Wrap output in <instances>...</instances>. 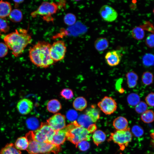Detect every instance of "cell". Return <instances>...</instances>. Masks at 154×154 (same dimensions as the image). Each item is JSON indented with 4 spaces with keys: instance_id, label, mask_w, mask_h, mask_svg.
I'll return each instance as SVG.
<instances>
[{
    "instance_id": "d4e9b609",
    "label": "cell",
    "mask_w": 154,
    "mask_h": 154,
    "mask_svg": "<svg viewBox=\"0 0 154 154\" xmlns=\"http://www.w3.org/2000/svg\"><path fill=\"white\" fill-rule=\"evenodd\" d=\"M29 144V141L26 137H18L16 140L14 145L15 148L19 150H27Z\"/></svg>"
},
{
    "instance_id": "ab89813d",
    "label": "cell",
    "mask_w": 154,
    "mask_h": 154,
    "mask_svg": "<svg viewBox=\"0 0 154 154\" xmlns=\"http://www.w3.org/2000/svg\"><path fill=\"white\" fill-rule=\"evenodd\" d=\"M76 146L80 151H85L89 148L90 145L87 141H83L78 143Z\"/></svg>"
},
{
    "instance_id": "f6af8a7d",
    "label": "cell",
    "mask_w": 154,
    "mask_h": 154,
    "mask_svg": "<svg viewBox=\"0 0 154 154\" xmlns=\"http://www.w3.org/2000/svg\"><path fill=\"white\" fill-rule=\"evenodd\" d=\"M150 135L152 139V142L154 145V132L151 133Z\"/></svg>"
},
{
    "instance_id": "7bdbcfd3",
    "label": "cell",
    "mask_w": 154,
    "mask_h": 154,
    "mask_svg": "<svg viewBox=\"0 0 154 154\" xmlns=\"http://www.w3.org/2000/svg\"><path fill=\"white\" fill-rule=\"evenodd\" d=\"M8 52V47L5 43L0 42V58L6 56Z\"/></svg>"
},
{
    "instance_id": "f546056e",
    "label": "cell",
    "mask_w": 154,
    "mask_h": 154,
    "mask_svg": "<svg viewBox=\"0 0 154 154\" xmlns=\"http://www.w3.org/2000/svg\"><path fill=\"white\" fill-rule=\"evenodd\" d=\"M141 119L145 123H150L154 121V112L152 110H148L142 114Z\"/></svg>"
},
{
    "instance_id": "4fadbf2b",
    "label": "cell",
    "mask_w": 154,
    "mask_h": 154,
    "mask_svg": "<svg viewBox=\"0 0 154 154\" xmlns=\"http://www.w3.org/2000/svg\"><path fill=\"white\" fill-rule=\"evenodd\" d=\"M66 139V132L64 128L54 131L49 139L48 143L60 146L64 143Z\"/></svg>"
},
{
    "instance_id": "9a60e30c",
    "label": "cell",
    "mask_w": 154,
    "mask_h": 154,
    "mask_svg": "<svg viewBox=\"0 0 154 154\" xmlns=\"http://www.w3.org/2000/svg\"><path fill=\"white\" fill-rule=\"evenodd\" d=\"M26 137L29 142L28 146L26 150L28 153L30 154H39L38 142L34 139L33 131H30L27 133Z\"/></svg>"
},
{
    "instance_id": "7a4b0ae2",
    "label": "cell",
    "mask_w": 154,
    "mask_h": 154,
    "mask_svg": "<svg viewBox=\"0 0 154 154\" xmlns=\"http://www.w3.org/2000/svg\"><path fill=\"white\" fill-rule=\"evenodd\" d=\"M51 44L45 41H39L29 50V56L32 62L37 67L46 68L54 62L50 54Z\"/></svg>"
},
{
    "instance_id": "8992f818",
    "label": "cell",
    "mask_w": 154,
    "mask_h": 154,
    "mask_svg": "<svg viewBox=\"0 0 154 154\" xmlns=\"http://www.w3.org/2000/svg\"><path fill=\"white\" fill-rule=\"evenodd\" d=\"M54 131L47 123H42L38 129L33 131V138L38 142L48 143L49 139Z\"/></svg>"
},
{
    "instance_id": "f1b7e54d",
    "label": "cell",
    "mask_w": 154,
    "mask_h": 154,
    "mask_svg": "<svg viewBox=\"0 0 154 154\" xmlns=\"http://www.w3.org/2000/svg\"><path fill=\"white\" fill-rule=\"evenodd\" d=\"M26 124L28 128L31 130H36L40 126L38 120L35 117L28 118L26 121Z\"/></svg>"
},
{
    "instance_id": "9c48e42d",
    "label": "cell",
    "mask_w": 154,
    "mask_h": 154,
    "mask_svg": "<svg viewBox=\"0 0 154 154\" xmlns=\"http://www.w3.org/2000/svg\"><path fill=\"white\" fill-rule=\"evenodd\" d=\"M47 121L54 131L62 129L66 127L65 116L60 113L54 114L48 119Z\"/></svg>"
},
{
    "instance_id": "6da1fadb",
    "label": "cell",
    "mask_w": 154,
    "mask_h": 154,
    "mask_svg": "<svg viewBox=\"0 0 154 154\" xmlns=\"http://www.w3.org/2000/svg\"><path fill=\"white\" fill-rule=\"evenodd\" d=\"M3 40L8 48L16 57L21 55L25 48L32 41V38L27 31L20 29L4 36Z\"/></svg>"
},
{
    "instance_id": "ba28073f",
    "label": "cell",
    "mask_w": 154,
    "mask_h": 154,
    "mask_svg": "<svg viewBox=\"0 0 154 154\" xmlns=\"http://www.w3.org/2000/svg\"><path fill=\"white\" fill-rule=\"evenodd\" d=\"M101 110L106 115H110L116 110L117 104L115 100L111 97H104L97 104Z\"/></svg>"
},
{
    "instance_id": "5b68a950",
    "label": "cell",
    "mask_w": 154,
    "mask_h": 154,
    "mask_svg": "<svg viewBox=\"0 0 154 154\" xmlns=\"http://www.w3.org/2000/svg\"><path fill=\"white\" fill-rule=\"evenodd\" d=\"M58 5L54 2H44L39 7L31 14L34 18L38 16L43 17L44 20H48V18L55 14L58 9Z\"/></svg>"
},
{
    "instance_id": "e575fe53",
    "label": "cell",
    "mask_w": 154,
    "mask_h": 154,
    "mask_svg": "<svg viewBox=\"0 0 154 154\" xmlns=\"http://www.w3.org/2000/svg\"><path fill=\"white\" fill-rule=\"evenodd\" d=\"M9 29V27L7 19L5 18H0V31L6 33Z\"/></svg>"
},
{
    "instance_id": "7402d4cb",
    "label": "cell",
    "mask_w": 154,
    "mask_h": 154,
    "mask_svg": "<svg viewBox=\"0 0 154 154\" xmlns=\"http://www.w3.org/2000/svg\"><path fill=\"white\" fill-rule=\"evenodd\" d=\"M87 103L86 99L83 97H78L76 98L73 103L74 108L76 110L82 111L86 108Z\"/></svg>"
},
{
    "instance_id": "603a6c76",
    "label": "cell",
    "mask_w": 154,
    "mask_h": 154,
    "mask_svg": "<svg viewBox=\"0 0 154 154\" xmlns=\"http://www.w3.org/2000/svg\"><path fill=\"white\" fill-rule=\"evenodd\" d=\"M92 138L94 143L97 146H98L105 140L106 135L103 131L99 130L94 132Z\"/></svg>"
},
{
    "instance_id": "8fae6325",
    "label": "cell",
    "mask_w": 154,
    "mask_h": 154,
    "mask_svg": "<svg viewBox=\"0 0 154 154\" xmlns=\"http://www.w3.org/2000/svg\"><path fill=\"white\" fill-rule=\"evenodd\" d=\"M105 57L107 63L110 66H116L119 63L122 55L119 50H113L107 52Z\"/></svg>"
},
{
    "instance_id": "836d02e7",
    "label": "cell",
    "mask_w": 154,
    "mask_h": 154,
    "mask_svg": "<svg viewBox=\"0 0 154 154\" xmlns=\"http://www.w3.org/2000/svg\"><path fill=\"white\" fill-rule=\"evenodd\" d=\"M76 18L73 14L69 13L66 14L64 17V22L67 25H74L76 23Z\"/></svg>"
},
{
    "instance_id": "ee69618b",
    "label": "cell",
    "mask_w": 154,
    "mask_h": 154,
    "mask_svg": "<svg viewBox=\"0 0 154 154\" xmlns=\"http://www.w3.org/2000/svg\"><path fill=\"white\" fill-rule=\"evenodd\" d=\"M13 1L15 3V7L17 8L18 7L19 5L22 3L24 1L23 0H13Z\"/></svg>"
},
{
    "instance_id": "d6986e66",
    "label": "cell",
    "mask_w": 154,
    "mask_h": 154,
    "mask_svg": "<svg viewBox=\"0 0 154 154\" xmlns=\"http://www.w3.org/2000/svg\"><path fill=\"white\" fill-rule=\"evenodd\" d=\"M46 108L49 112L55 113L61 109L62 106L58 100L53 99L48 102Z\"/></svg>"
},
{
    "instance_id": "277c9868",
    "label": "cell",
    "mask_w": 154,
    "mask_h": 154,
    "mask_svg": "<svg viewBox=\"0 0 154 154\" xmlns=\"http://www.w3.org/2000/svg\"><path fill=\"white\" fill-rule=\"evenodd\" d=\"M132 139V134L130 129L128 127L124 130H117L112 133L108 139L109 141H112L119 147L120 149L124 150Z\"/></svg>"
},
{
    "instance_id": "484cf974",
    "label": "cell",
    "mask_w": 154,
    "mask_h": 154,
    "mask_svg": "<svg viewBox=\"0 0 154 154\" xmlns=\"http://www.w3.org/2000/svg\"><path fill=\"white\" fill-rule=\"evenodd\" d=\"M9 16L10 20L11 21L14 23H18L22 20L23 15L20 9H15L12 10Z\"/></svg>"
},
{
    "instance_id": "ffe728a7",
    "label": "cell",
    "mask_w": 154,
    "mask_h": 154,
    "mask_svg": "<svg viewBox=\"0 0 154 154\" xmlns=\"http://www.w3.org/2000/svg\"><path fill=\"white\" fill-rule=\"evenodd\" d=\"M77 122L80 125L88 130L94 124L90 118L86 114L80 115Z\"/></svg>"
},
{
    "instance_id": "b9f144b4",
    "label": "cell",
    "mask_w": 154,
    "mask_h": 154,
    "mask_svg": "<svg viewBox=\"0 0 154 154\" xmlns=\"http://www.w3.org/2000/svg\"><path fill=\"white\" fill-rule=\"evenodd\" d=\"M147 105L151 107H154V93L151 92L148 94L145 98Z\"/></svg>"
},
{
    "instance_id": "cb8c5ba5",
    "label": "cell",
    "mask_w": 154,
    "mask_h": 154,
    "mask_svg": "<svg viewBox=\"0 0 154 154\" xmlns=\"http://www.w3.org/2000/svg\"><path fill=\"white\" fill-rule=\"evenodd\" d=\"M0 154H22L21 151L15 147L12 143L6 144L0 150Z\"/></svg>"
},
{
    "instance_id": "2e32d148",
    "label": "cell",
    "mask_w": 154,
    "mask_h": 154,
    "mask_svg": "<svg viewBox=\"0 0 154 154\" xmlns=\"http://www.w3.org/2000/svg\"><path fill=\"white\" fill-rule=\"evenodd\" d=\"M113 124L117 130H124L128 128V122L127 119L122 116L116 118L113 121Z\"/></svg>"
},
{
    "instance_id": "74e56055",
    "label": "cell",
    "mask_w": 154,
    "mask_h": 154,
    "mask_svg": "<svg viewBox=\"0 0 154 154\" xmlns=\"http://www.w3.org/2000/svg\"><path fill=\"white\" fill-rule=\"evenodd\" d=\"M131 131L133 134L136 137L142 136L144 133L143 129L140 126L137 125L133 126Z\"/></svg>"
},
{
    "instance_id": "7c38bea8",
    "label": "cell",
    "mask_w": 154,
    "mask_h": 154,
    "mask_svg": "<svg viewBox=\"0 0 154 154\" xmlns=\"http://www.w3.org/2000/svg\"><path fill=\"white\" fill-rule=\"evenodd\" d=\"M33 102L27 98H23L19 100L17 105L19 112L22 115H27L33 109Z\"/></svg>"
},
{
    "instance_id": "bcb514c9",
    "label": "cell",
    "mask_w": 154,
    "mask_h": 154,
    "mask_svg": "<svg viewBox=\"0 0 154 154\" xmlns=\"http://www.w3.org/2000/svg\"><path fill=\"white\" fill-rule=\"evenodd\" d=\"M146 154H154V153L151 152H149L147 153Z\"/></svg>"
},
{
    "instance_id": "e0dca14e",
    "label": "cell",
    "mask_w": 154,
    "mask_h": 154,
    "mask_svg": "<svg viewBox=\"0 0 154 154\" xmlns=\"http://www.w3.org/2000/svg\"><path fill=\"white\" fill-rule=\"evenodd\" d=\"M11 11L12 6L9 2L0 1V18H5L9 16Z\"/></svg>"
},
{
    "instance_id": "4dcf8cb0",
    "label": "cell",
    "mask_w": 154,
    "mask_h": 154,
    "mask_svg": "<svg viewBox=\"0 0 154 154\" xmlns=\"http://www.w3.org/2000/svg\"><path fill=\"white\" fill-rule=\"evenodd\" d=\"M127 101L129 105L132 106H135L140 102V99L138 94L133 93L128 95Z\"/></svg>"
},
{
    "instance_id": "4316f807",
    "label": "cell",
    "mask_w": 154,
    "mask_h": 154,
    "mask_svg": "<svg viewBox=\"0 0 154 154\" xmlns=\"http://www.w3.org/2000/svg\"><path fill=\"white\" fill-rule=\"evenodd\" d=\"M85 114L89 117L93 123L96 122L100 117L99 111L94 107L87 109Z\"/></svg>"
},
{
    "instance_id": "3957f363",
    "label": "cell",
    "mask_w": 154,
    "mask_h": 154,
    "mask_svg": "<svg viewBox=\"0 0 154 154\" xmlns=\"http://www.w3.org/2000/svg\"><path fill=\"white\" fill-rule=\"evenodd\" d=\"M66 138L76 145L83 141H89L91 133L86 129L80 125L76 121L72 122L65 128Z\"/></svg>"
},
{
    "instance_id": "52a82bcc",
    "label": "cell",
    "mask_w": 154,
    "mask_h": 154,
    "mask_svg": "<svg viewBox=\"0 0 154 154\" xmlns=\"http://www.w3.org/2000/svg\"><path fill=\"white\" fill-rule=\"evenodd\" d=\"M66 51V47L64 42L58 40L51 45L50 49L51 57L54 62H56L62 60Z\"/></svg>"
},
{
    "instance_id": "7dc6e473",
    "label": "cell",
    "mask_w": 154,
    "mask_h": 154,
    "mask_svg": "<svg viewBox=\"0 0 154 154\" xmlns=\"http://www.w3.org/2000/svg\"><path fill=\"white\" fill-rule=\"evenodd\" d=\"M153 14H154V9H153Z\"/></svg>"
},
{
    "instance_id": "d590c367",
    "label": "cell",
    "mask_w": 154,
    "mask_h": 154,
    "mask_svg": "<svg viewBox=\"0 0 154 154\" xmlns=\"http://www.w3.org/2000/svg\"><path fill=\"white\" fill-rule=\"evenodd\" d=\"M60 94L61 96L66 100H70L74 96L72 90L70 89L66 88L62 89L60 92Z\"/></svg>"
},
{
    "instance_id": "60d3db41",
    "label": "cell",
    "mask_w": 154,
    "mask_h": 154,
    "mask_svg": "<svg viewBox=\"0 0 154 154\" xmlns=\"http://www.w3.org/2000/svg\"><path fill=\"white\" fill-rule=\"evenodd\" d=\"M146 45L150 48H154V34H150L146 37L145 40Z\"/></svg>"
},
{
    "instance_id": "f35d334b",
    "label": "cell",
    "mask_w": 154,
    "mask_h": 154,
    "mask_svg": "<svg viewBox=\"0 0 154 154\" xmlns=\"http://www.w3.org/2000/svg\"><path fill=\"white\" fill-rule=\"evenodd\" d=\"M66 117L69 121L73 122L78 118V113L75 110H70L66 113Z\"/></svg>"
},
{
    "instance_id": "5bb4252c",
    "label": "cell",
    "mask_w": 154,
    "mask_h": 154,
    "mask_svg": "<svg viewBox=\"0 0 154 154\" xmlns=\"http://www.w3.org/2000/svg\"><path fill=\"white\" fill-rule=\"evenodd\" d=\"M39 154H48L54 153L57 154L60 150V146L48 143L38 142Z\"/></svg>"
},
{
    "instance_id": "8d00e7d4",
    "label": "cell",
    "mask_w": 154,
    "mask_h": 154,
    "mask_svg": "<svg viewBox=\"0 0 154 154\" xmlns=\"http://www.w3.org/2000/svg\"><path fill=\"white\" fill-rule=\"evenodd\" d=\"M147 104L143 101H140L135 106V111L139 114H142L147 110Z\"/></svg>"
},
{
    "instance_id": "1f68e13d",
    "label": "cell",
    "mask_w": 154,
    "mask_h": 154,
    "mask_svg": "<svg viewBox=\"0 0 154 154\" xmlns=\"http://www.w3.org/2000/svg\"><path fill=\"white\" fill-rule=\"evenodd\" d=\"M142 61L143 64L146 66L154 65V55L150 53L145 54L142 57Z\"/></svg>"
},
{
    "instance_id": "30bf717a",
    "label": "cell",
    "mask_w": 154,
    "mask_h": 154,
    "mask_svg": "<svg viewBox=\"0 0 154 154\" xmlns=\"http://www.w3.org/2000/svg\"><path fill=\"white\" fill-rule=\"evenodd\" d=\"M99 13L102 18L106 21L112 22L118 16V13L112 7L108 5H104L100 8Z\"/></svg>"
},
{
    "instance_id": "d6a6232c",
    "label": "cell",
    "mask_w": 154,
    "mask_h": 154,
    "mask_svg": "<svg viewBox=\"0 0 154 154\" xmlns=\"http://www.w3.org/2000/svg\"><path fill=\"white\" fill-rule=\"evenodd\" d=\"M153 75L152 73L149 72H146L143 73L141 80L143 84L147 86L151 84L153 80Z\"/></svg>"
},
{
    "instance_id": "44dd1931",
    "label": "cell",
    "mask_w": 154,
    "mask_h": 154,
    "mask_svg": "<svg viewBox=\"0 0 154 154\" xmlns=\"http://www.w3.org/2000/svg\"><path fill=\"white\" fill-rule=\"evenodd\" d=\"M127 84L129 88L135 87L137 84L138 77L137 74L133 71L128 72L126 75Z\"/></svg>"
},
{
    "instance_id": "ac0fdd59",
    "label": "cell",
    "mask_w": 154,
    "mask_h": 154,
    "mask_svg": "<svg viewBox=\"0 0 154 154\" xmlns=\"http://www.w3.org/2000/svg\"><path fill=\"white\" fill-rule=\"evenodd\" d=\"M109 45L108 40L105 38L100 37L97 39L94 43V46L96 50L102 52L107 49Z\"/></svg>"
},
{
    "instance_id": "83f0119b",
    "label": "cell",
    "mask_w": 154,
    "mask_h": 154,
    "mask_svg": "<svg viewBox=\"0 0 154 154\" xmlns=\"http://www.w3.org/2000/svg\"><path fill=\"white\" fill-rule=\"evenodd\" d=\"M132 37L137 40L143 39L145 36V32L143 29L140 27H136L134 28L131 31Z\"/></svg>"
}]
</instances>
